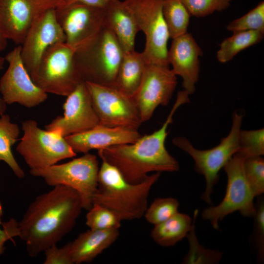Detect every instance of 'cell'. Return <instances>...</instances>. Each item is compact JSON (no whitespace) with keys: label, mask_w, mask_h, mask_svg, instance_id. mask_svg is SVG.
I'll return each instance as SVG.
<instances>
[{"label":"cell","mask_w":264,"mask_h":264,"mask_svg":"<svg viewBox=\"0 0 264 264\" xmlns=\"http://www.w3.org/2000/svg\"><path fill=\"white\" fill-rule=\"evenodd\" d=\"M83 209L78 193L67 186H55L38 196L18 222L28 255L36 257L57 244L72 230Z\"/></svg>","instance_id":"1"},{"label":"cell","mask_w":264,"mask_h":264,"mask_svg":"<svg viewBox=\"0 0 264 264\" xmlns=\"http://www.w3.org/2000/svg\"><path fill=\"white\" fill-rule=\"evenodd\" d=\"M189 94L179 91L176 99L161 127L151 134L142 136L135 142L109 147L98 150L102 161L115 167L129 182L142 181L151 172H174L179 170L177 161L165 147L167 129L173 116L182 105L190 101Z\"/></svg>","instance_id":"2"},{"label":"cell","mask_w":264,"mask_h":264,"mask_svg":"<svg viewBox=\"0 0 264 264\" xmlns=\"http://www.w3.org/2000/svg\"><path fill=\"white\" fill-rule=\"evenodd\" d=\"M102 161L92 204L110 209L122 221L141 219L148 207L150 191L161 173L148 175L141 182L133 184L127 181L115 167Z\"/></svg>","instance_id":"3"},{"label":"cell","mask_w":264,"mask_h":264,"mask_svg":"<svg viewBox=\"0 0 264 264\" xmlns=\"http://www.w3.org/2000/svg\"><path fill=\"white\" fill-rule=\"evenodd\" d=\"M124 51L106 22L89 44L75 51L74 60L84 82L115 87Z\"/></svg>","instance_id":"4"},{"label":"cell","mask_w":264,"mask_h":264,"mask_svg":"<svg viewBox=\"0 0 264 264\" xmlns=\"http://www.w3.org/2000/svg\"><path fill=\"white\" fill-rule=\"evenodd\" d=\"M243 115L234 112L229 134L219 144L205 150L195 148L184 136H176L173 144L189 154L195 162V170L205 179L206 187L201 199L209 204L212 203L211 195L213 187L219 179V173L238 150V137Z\"/></svg>","instance_id":"5"},{"label":"cell","mask_w":264,"mask_h":264,"mask_svg":"<svg viewBox=\"0 0 264 264\" xmlns=\"http://www.w3.org/2000/svg\"><path fill=\"white\" fill-rule=\"evenodd\" d=\"M75 52L66 42L49 46L31 78L33 82L47 93L68 96L83 82L74 60Z\"/></svg>","instance_id":"6"},{"label":"cell","mask_w":264,"mask_h":264,"mask_svg":"<svg viewBox=\"0 0 264 264\" xmlns=\"http://www.w3.org/2000/svg\"><path fill=\"white\" fill-rule=\"evenodd\" d=\"M99 170L96 156L88 153L63 164L30 170V173L42 177L49 186L64 185L73 189L80 196L83 208L88 211L97 190Z\"/></svg>","instance_id":"7"},{"label":"cell","mask_w":264,"mask_h":264,"mask_svg":"<svg viewBox=\"0 0 264 264\" xmlns=\"http://www.w3.org/2000/svg\"><path fill=\"white\" fill-rule=\"evenodd\" d=\"M22 130L23 134L16 151L30 170L44 168L76 155L64 136L41 129L34 120L23 122Z\"/></svg>","instance_id":"8"},{"label":"cell","mask_w":264,"mask_h":264,"mask_svg":"<svg viewBox=\"0 0 264 264\" xmlns=\"http://www.w3.org/2000/svg\"><path fill=\"white\" fill-rule=\"evenodd\" d=\"M244 158L235 154L224 165L227 183L225 196L220 203L204 209L203 220L210 222L213 228L219 229V223L230 214L238 211L244 217H253L255 197L244 175Z\"/></svg>","instance_id":"9"},{"label":"cell","mask_w":264,"mask_h":264,"mask_svg":"<svg viewBox=\"0 0 264 264\" xmlns=\"http://www.w3.org/2000/svg\"><path fill=\"white\" fill-rule=\"evenodd\" d=\"M140 29L145 35L142 52L146 63L169 66L167 44L170 38L162 12L163 0H124Z\"/></svg>","instance_id":"10"},{"label":"cell","mask_w":264,"mask_h":264,"mask_svg":"<svg viewBox=\"0 0 264 264\" xmlns=\"http://www.w3.org/2000/svg\"><path fill=\"white\" fill-rule=\"evenodd\" d=\"M85 82L99 118V125L138 130L142 122L132 96L115 87Z\"/></svg>","instance_id":"11"},{"label":"cell","mask_w":264,"mask_h":264,"mask_svg":"<svg viewBox=\"0 0 264 264\" xmlns=\"http://www.w3.org/2000/svg\"><path fill=\"white\" fill-rule=\"evenodd\" d=\"M66 43L75 51L89 44L106 22L105 9L73 2L55 9Z\"/></svg>","instance_id":"12"},{"label":"cell","mask_w":264,"mask_h":264,"mask_svg":"<svg viewBox=\"0 0 264 264\" xmlns=\"http://www.w3.org/2000/svg\"><path fill=\"white\" fill-rule=\"evenodd\" d=\"M72 3L69 0H0V28L4 36L21 45L33 22L49 9Z\"/></svg>","instance_id":"13"},{"label":"cell","mask_w":264,"mask_h":264,"mask_svg":"<svg viewBox=\"0 0 264 264\" xmlns=\"http://www.w3.org/2000/svg\"><path fill=\"white\" fill-rule=\"evenodd\" d=\"M21 45H18L4 57L8 66L0 79V92L6 103H18L31 108L44 102L47 93L32 81L21 56Z\"/></svg>","instance_id":"14"},{"label":"cell","mask_w":264,"mask_h":264,"mask_svg":"<svg viewBox=\"0 0 264 264\" xmlns=\"http://www.w3.org/2000/svg\"><path fill=\"white\" fill-rule=\"evenodd\" d=\"M177 85L169 66L146 63L140 84L132 97L142 123L148 121L160 105L167 106Z\"/></svg>","instance_id":"15"},{"label":"cell","mask_w":264,"mask_h":264,"mask_svg":"<svg viewBox=\"0 0 264 264\" xmlns=\"http://www.w3.org/2000/svg\"><path fill=\"white\" fill-rule=\"evenodd\" d=\"M63 104V116H59L45 126L48 131L58 132L65 137L91 129L99 125L85 82L79 84L66 96Z\"/></svg>","instance_id":"16"},{"label":"cell","mask_w":264,"mask_h":264,"mask_svg":"<svg viewBox=\"0 0 264 264\" xmlns=\"http://www.w3.org/2000/svg\"><path fill=\"white\" fill-rule=\"evenodd\" d=\"M61 42H66V37L56 18L55 9H48L33 22L21 45V58L31 78L46 49Z\"/></svg>","instance_id":"17"},{"label":"cell","mask_w":264,"mask_h":264,"mask_svg":"<svg viewBox=\"0 0 264 264\" xmlns=\"http://www.w3.org/2000/svg\"><path fill=\"white\" fill-rule=\"evenodd\" d=\"M203 52L190 33L173 39L167 59L176 75L182 79V87L189 95L196 89L200 71L199 57Z\"/></svg>","instance_id":"18"},{"label":"cell","mask_w":264,"mask_h":264,"mask_svg":"<svg viewBox=\"0 0 264 264\" xmlns=\"http://www.w3.org/2000/svg\"><path fill=\"white\" fill-rule=\"evenodd\" d=\"M141 136L137 129L98 125L65 138L74 152L85 154L93 149L99 150L114 145L133 143Z\"/></svg>","instance_id":"19"},{"label":"cell","mask_w":264,"mask_h":264,"mask_svg":"<svg viewBox=\"0 0 264 264\" xmlns=\"http://www.w3.org/2000/svg\"><path fill=\"white\" fill-rule=\"evenodd\" d=\"M119 229H90L80 234L70 242L73 264L90 263L117 239Z\"/></svg>","instance_id":"20"},{"label":"cell","mask_w":264,"mask_h":264,"mask_svg":"<svg viewBox=\"0 0 264 264\" xmlns=\"http://www.w3.org/2000/svg\"><path fill=\"white\" fill-rule=\"evenodd\" d=\"M104 9L106 22L124 52L134 50L135 37L140 29L125 2L114 0L109 3Z\"/></svg>","instance_id":"21"},{"label":"cell","mask_w":264,"mask_h":264,"mask_svg":"<svg viewBox=\"0 0 264 264\" xmlns=\"http://www.w3.org/2000/svg\"><path fill=\"white\" fill-rule=\"evenodd\" d=\"M146 64L142 52L134 50L124 52L118 70L115 87L132 97L140 84Z\"/></svg>","instance_id":"22"},{"label":"cell","mask_w":264,"mask_h":264,"mask_svg":"<svg viewBox=\"0 0 264 264\" xmlns=\"http://www.w3.org/2000/svg\"><path fill=\"white\" fill-rule=\"evenodd\" d=\"M192 219L178 212L166 220L154 225L151 231L152 239L163 247H170L186 237Z\"/></svg>","instance_id":"23"},{"label":"cell","mask_w":264,"mask_h":264,"mask_svg":"<svg viewBox=\"0 0 264 264\" xmlns=\"http://www.w3.org/2000/svg\"><path fill=\"white\" fill-rule=\"evenodd\" d=\"M19 126L11 121L8 114L0 117V161L5 162L19 178L24 176L23 170L16 161L11 150V147L16 142L20 135Z\"/></svg>","instance_id":"24"},{"label":"cell","mask_w":264,"mask_h":264,"mask_svg":"<svg viewBox=\"0 0 264 264\" xmlns=\"http://www.w3.org/2000/svg\"><path fill=\"white\" fill-rule=\"evenodd\" d=\"M264 37V30L234 32L222 41L217 52V58L220 63L228 62L240 51L260 43Z\"/></svg>","instance_id":"25"},{"label":"cell","mask_w":264,"mask_h":264,"mask_svg":"<svg viewBox=\"0 0 264 264\" xmlns=\"http://www.w3.org/2000/svg\"><path fill=\"white\" fill-rule=\"evenodd\" d=\"M162 12L170 38L188 32L191 16L181 0H163Z\"/></svg>","instance_id":"26"},{"label":"cell","mask_w":264,"mask_h":264,"mask_svg":"<svg viewBox=\"0 0 264 264\" xmlns=\"http://www.w3.org/2000/svg\"><path fill=\"white\" fill-rule=\"evenodd\" d=\"M198 210L194 212L190 230L186 237L189 243L188 253L184 256L182 263L185 264H217L221 259L223 253L221 251L205 248L198 241L196 234V221Z\"/></svg>","instance_id":"27"},{"label":"cell","mask_w":264,"mask_h":264,"mask_svg":"<svg viewBox=\"0 0 264 264\" xmlns=\"http://www.w3.org/2000/svg\"><path fill=\"white\" fill-rule=\"evenodd\" d=\"M237 154L244 159L264 154V129L241 130Z\"/></svg>","instance_id":"28"},{"label":"cell","mask_w":264,"mask_h":264,"mask_svg":"<svg viewBox=\"0 0 264 264\" xmlns=\"http://www.w3.org/2000/svg\"><path fill=\"white\" fill-rule=\"evenodd\" d=\"M122 220L110 209L93 204L86 215V224L90 229H119Z\"/></svg>","instance_id":"29"},{"label":"cell","mask_w":264,"mask_h":264,"mask_svg":"<svg viewBox=\"0 0 264 264\" xmlns=\"http://www.w3.org/2000/svg\"><path fill=\"white\" fill-rule=\"evenodd\" d=\"M178 206L179 202L175 198H157L147 207L144 216L148 222L154 225L177 213Z\"/></svg>","instance_id":"30"},{"label":"cell","mask_w":264,"mask_h":264,"mask_svg":"<svg viewBox=\"0 0 264 264\" xmlns=\"http://www.w3.org/2000/svg\"><path fill=\"white\" fill-rule=\"evenodd\" d=\"M226 29L233 33L248 30H264V1H260L243 16L231 22Z\"/></svg>","instance_id":"31"},{"label":"cell","mask_w":264,"mask_h":264,"mask_svg":"<svg viewBox=\"0 0 264 264\" xmlns=\"http://www.w3.org/2000/svg\"><path fill=\"white\" fill-rule=\"evenodd\" d=\"M243 170L246 180L255 197L264 192V160L262 156L244 159Z\"/></svg>","instance_id":"32"},{"label":"cell","mask_w":264,"mask_h":264,"mask_svg":"<svg viewBox=\"0 0 264 264\" xmlns=\"http://www.w3.org/2000/svg\"><path fill=\"white\" fill-rule=\"evenodd\" d=\"M190 15L204 17L214 12L226 9L232 0H181Z\"/></svg>","instance_id":"33"},{"label":"cell","mask_w":264,"mask_h":264,"mask_svg":"<svg viewBox=\"0 0 264 264\" xmlns=\"http://www.w3.org/2000/svg\"><path fill=\"white\" fill-rule=\"evenodd\" d=\"M254 239L260 262L264 259V200L261 196L255 204Z\"/></svg>","instance_id":"34"},{"label":"cell","mask_w":264,"mask_h":264,"mask_svg":"<svg viewBox=\"0 0 264 264\" xmlns=\"http://www.w3.org/2000/svg\"><path fill=\"white\" fill-rule=\"evenodd\" d=\"M44 264H74L70 250V242L61 248L56 244L46 249L44 251Z\"/></svg>","instance_id":"35"},{"label":"cell","mask_w":264,"mask_h":264,"mask_svg":"<svg viewBox=\"0 0 264 264\" xmlns=\"http://www.w3.org/2000/svg\"><path fill=\"white\" fill-rule=\"evenodd\" d=\"M1 212L2 208L0 205V256L5 249V242L13 237H19L20 234L18 222L15 219L12 218L6 222L1 223Z\"/></svg>","instance_id":"36"},{"label":"cell","mask_w":264,"mask_h":264,"mask_svg":"<svg viewBox=\"0 0 264 264\" xmlns=\"http://www.w3.org/2000/svg\"><path fill=\"white\" fill-rule=\"evenodd\" d=\"M112 0H69L71 3L80 2L88 5L103 8Z\"/></svg>","instance_id":"37"},{"label":"cell","mask_w":264,"mask_h":264,"mask_svg":"<svg viewBox=\"0 0 264 264\" xmlns=\"http://www.w3.org/2000/svg\"><path fill=\"white\" fill-rule=\"evenodd\" d=\"M5 61L4 57L0 56V71L3 67ZM7 109V104L0 96V116L3 114Z\"/></svg>","instance_id":"38"},{"label":"cell","mask_w":264,"mask_h":264,"mask_svg":"<svg viewBox=\"0 0 264 264\" xmlns=\"http://www.w3.org/2000/svg\"><path fill=\"white\" fill-rule=\"evenodd\" d=\"M7 44V40L3 36L0 28V53L6 48Z\"/></svg>","instance_id":"39"}]
</instances>
